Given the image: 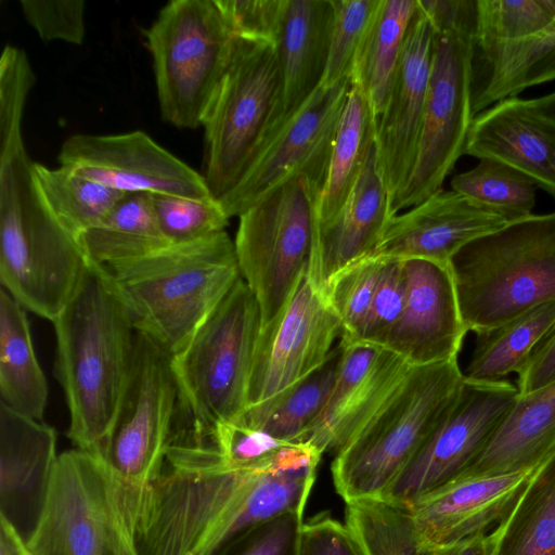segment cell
<instances>
[{
	"label": "cell",
	"instance_id": "obj_1",
	"mask_svg": "<svg viewBox=\"0 0 555 555\" xmlns=\"http://www.w3.org/2000/svg\"><path fill=\"white\" fill-rule=\"evenodd\" d=\"M322 452L287 443L245 467L190 447H170L137 531L139 555H219L249 530L304 512Z\"/></svg>",
	"mask_w": 555,
	"mask_h": 555
},
{
	"label": "cell",
	"instance_id": "obj_2",
	"mask_svg": "<svg viewBox=\"0 0 555 555\" xmlns=\"http://www.w3.org/2000/svg\"><path fill=\"white\" fill-rule=\"evenodd\" d=\"M52 323L70 416L68 437L76 448L101 454L127 384L138 331L107 270L89 260Z\"/></svg>",
	"mask_w": 555,
	"mask_h": 555
},
{
	"label": "cell",
	"instance_id": "obj_3",
	"mask_svg": "<svg viewBox=\"0 0 555 555\" xmlns=\"http://www.w3.org/2000/svg\"><path fill=\"white\" fill-rule=\"evenodd\" d=\"M22 124L0 126V281L22 307L53 322L75 292L87 257L37 184Z\"/></svg>",
	"mask_w": 555,
	"mask_h": 555
},
{
	"label": "cell",
	"instance_id": "obj_4",
	"mask_svg": "<svg viewBox=\"0 0 555 555\" xmlns=\"http://www.w3.org/2000/svg\"><path fill=\"white\" fill-rule=\"evenodd\" d=\"M106 270L135 330L171 356L242 278L234 241L225 231Z\"/></svg>",
	"mask_w": 555,
	"mask_h": 555
},
{
	"label": "cell",
	"instance_id": "obj_5",
	"mask_svg": "<svg viewBox=\"0 0 555 555\" xmlns=\"http://www.w3.org/2000/svg\"><path fill=\"white\" fill-rule=\"evenodd\" d=\"M449 267L462 320L475 334L555 300V211L473 240Z\"/></svg>",
	"mask_w": 555,
	"mask_h": 555
},
{
	"label": "cell",
	"instance_id": "obj_6",
	"mask_svg": "<svg viewBox=\"0 0 555 555\" xmlns=\"http://www.w3.org/2000/svg\"><path fill=\"white\" fill-rule=\"evenodd\" d=\"M434 28L431 69L416 162L410 180L391 205L396 216L442 190L464 155L472 112L476 0H425Z\"/></svg>",
	"mask_w": 555,
	"mask_h": 555
},
{
	"label": "cell",
	"instance_id": "obj_7",
	"mask_svg": "<svg viewBox=\"0 0 555 555\" xmlns=\"http://www.w3.org/2000/svg\"><path fill=\"white\" fill-rule=\"evenodd\" d=\"M463 380L457 358L413 366L383 408L335 454L332 476L345 503L384 495L447 415Z\"/></svg>",
	"mask_w": 555,
	"mask_h": 555
},
{
	"label": "cell",
	"instance_id": "obj_8",
	"mask_svg": "<svg viewBox=\"0 0 555 555\" xmlns=\"http://www.w3.org/2000/svg\"><path fill=\"white\" fill-rule=\"evenodd\" d=\"M260 327L258 301L241 278L171 356L178 388L173 431L202 436L243 413Z\"/></svg>",
	"mask_w": 555,
	"mask_h": 555
},
{
	"label": "cell",
	"instance_id": "obj_9",
	"mask_svg": "<svg viewBox=\"0 0 555 555\" xmlns=\"http://www.w3.org/2000/svg\"><path fill=\"white\" fill-rule=\"evenodd\" d=\"M25 540L30 555H139L122 481L78 448L57 455Z\"/></svg>",
	"mask_w": 555,
	"mask_h": 555
},
{
	"label": "cell",
	"instance_id": "obj_10",
	"mask_svg": "<svg viewBox=\"0 0 555 555\" xmlns=\"http://www.w3.org/2000/svg\"><path fill=\"white\" fill-rule=\"evenodd\" d=\"M284 119V82L275 44L237 38L203 127L205 180L219 201L243 178Z\"/></svg>",
	"mask_w": 555,
	"mask_h": 555
},
{
	"label": "cell",
	"instance_id": "obj_11",
	"mask_svg": "<svg viewBox=\"0 0 555 555\" xmlns=\"http://www.w3.org/2000/svg\"><path fill=\"white\" fill-rule=\"evenodd\" d=\"M145 38L162 118L181 129L203 127L237 40L216 1H169Z\"/></svg>",
	"mask_w": 555,
	"mask_h": 555
},
{
	"label": "cell",
	"instance_id": "obj_12",
	"mask_svg": "<svg viewBox=\"0 0 555 555\" xmlns=\"http://www.w3.org/2000/svg\"><path fill=\"white\" fill-rule=\"evenodd\" d=\"M320 197V191L296 173L238 216L237 262L258 301L261 327L276 318L306 276Z\"/></svg>",
	"mask_w": 555,
	"mask_h": 555
},
{
	"label": "cell",
	"instance_id": "obj_13",
	"mask_svg": "<svg viewBox=\"0 0 555 555\" xmlns=\"http://www.w3.org/2000/svg\"><path fill=\"white\" fill-rule=\"evenodd\" d=\"M177 406L171 354L149 335L137 332L127 384L100 454L125 486L137 529L164 470Z\"/></svg>",
	"mask_w": 555,
	"mask_h": 555
},
{
	"label": "cell",
	"instance_id": "obj_14",
	"mask_svg": "<svg viewBox=\"0 0 555 555\" xmlns=\"http://www.w3.org/2000/svg\"><path fill=\"white\" fill-rule=\"evenodd\" d=\"M350 78L320 86L284 118L240 180L219 199L229 218L238 217L293 175L305 176L322 194Z\"/></svg>",
	"mask_w": 555,
	"mask_h": 555
},
{
	"label": "cell",
	"instance_id": "obj_15",
	"mask_svg": "<svg viewBox=\"0 0 555 555\" xmlns=\"http://www.w3.org/2000/svg\"><path fill=\"white\" fill-rule=\"evenodd\" d=\"M518 396L511 382L464 378L447 415L382 498L411 506L461 475L476 459Z\"/></svg>",
	"mask_w": 555,
	"mask_h": 555
},
{
	"label": "cell",
	"instance_id": "obj_16",
	"mask_svg": "<svg viewBox=\"0 0 555 555\" xmlns=\"http://www.w3.org/2000/svg\"><path fill=\"white\" fill-rule=\"evenodd\" d=\"M341 335V323L323 291L306 275L276 318L260 328L247 406L269 399L317 370Z\"/></svg>",
	"mask_w": 555,
	"mask_h": 555
},
{
	"label": "cell",
	"instance_id": "obj_17",
	"mask_svg": "<svg viewBox=\"0 0 555 555\" xmlns=\"http://www.w3.org/2000/svg\"><path fill=\"white\" fill-rule=\"evenodd\" d=\"M57 159L61 166L124 193L212 197L204 176L140 130L70 135Z\"/></svg>",
	"mask_w": 555,
	"mask_h": 555
},
{
	"label": "cell",
	"instance_id": "obj_18",
	"mask_svg": "<svg viewBox=\"0 0 555 555\" xmlns=\"http://www.w3.org/2000/svg\"><path fill=\"white\" fill-rule=\"evenodd\" d=\"M433 47L434 28L418 4L386 106L376 121V155L391 205L405 189L416 162Z\"/></svg>",
	"mask_w": 555,
	"mask_h": 555
},
{
	"label": "cell",
	"instance_id": "obj_19",
	"mask_svg": "<svg viewBox=\"0 0 555 555\" xmlns=\"http://www.w3.org/2000/svg\"><path fill=\"white\" fill-rule=\"evenodd\" d=\"M343 356L330 398L304 442L336 454L383 408L413 369L384 346L339 339Z\"/></svg>",
	"mask_w": 555,
	"mask_h": 555
},
{
	"label": "cell",
	"instance_id": "obj_20",
	"mask_svg": "<svg viewBox=\"0 0 555 555\" xmlns=\"http://www.w3.org/2000/svg\"><path fill=\"white\" fill-rule=\"evenodd\" d=\"M402 261L405 304L384 347L412 366L457 358L468 331L462 320L449 264L427 259Z\"/></svg>",
	"mask_w": 555,
	"mask_h": 555
},
{
	"label": "cell",
	"instance_id": "obj_21",
	"mask_svg": "<svg viewBox=\"0 0 555 555\" xmlns=\"http://www.w3.org/2000/svg\"><path fill=\"white\" fill-rule=\"evenodd\" d=\"M544 461L511 473L459 476L428 492L410 506L420 543L436 547L489 532L514 507Z\"/></svg>",
	"mask_w": 555,
	"mask_h": 555
},
{
	"label": "cell",
	"instance_id": "obj_22",
	"mask_svg": "<svg viewBox=\"0 0 555 555\" xmlns=\"http://www.w3.org/2000/svg\"><path fill=\"white\" fill-rule=\"evenodd\" d=\"M508 223L501 215L453 190H440L393 216L374 255L449 264L464 245Z\"/></svg>",
	"mask_w": 555,
	"mask_h": 555
},
{
	"label": "cell",
	"instance_id": "obj_23",
	"mask_svg": "<svg viewBox=\"0 0 555 555\" xmlns=\"http://www.w3.org/2000/svg\"><path fill=\"white\" fill-rule=\"evenodd\" d=\"M393 216L374 143L338 215L324 227L315 223L306 273L310 282L323 291L337 272L374 255Z\"/></svg>",
	"mask_w": 555,
	"mask_h": 555
},
{
	"label": "cell",
	"instance_id": "obj_24",
	"mask_svg": "<svg viewBox=\"0 0 555 555\" xmlns=\"http://www.w3.org/2000/svg\"><path fill=\"white\" fill-rule=\"evenodd\" d=\"M464 155L505 163L555 199V121L533 99L507 98L475 115Z\"/></svg>",
	"mask_w": 555,
	"mask_h": 555
},
{
	"label": "cell",
	"instance_id": "obj_25",
	"mask_svg": "<svg viewBox=\"0 0 555 555\" xmlns=\"http://www.w3.org/2000/svg\"><path fill=\"white\" fill-rule=\"evenodd\" d=\"M333 21L332 0H284L276 42L284 82V118L321 86Z\"/></svg>",
	"mask_w": 555,
	"mask_h": 555
},
{
	"label": "cell",
	"instance_id": "obj_26",
	"mask_svg": "<svg viewBox=\"0 0 555 555\" xmlns=\"http://www.w3.org/2000/svg\"><path fill=\"white\" fill-rule=\"evenodd\" d=\"M553 451L555 380L531 392L518 393L479 454L459 476L516 472L542 462Z\"/></svg>",
	"mask_w": 555,
	"mask_h": 555
},
{
	"label": "cell",
	"instance_id": "obj_27",
	"mask_svg": "<svg viewBox=\"0 0 555 555\" xmlns=\"http://www.w3.org/2000/svg\"><path fill=\"white\" fill-rule=\"evenodd\" d=\"M555 80V20L529 38L474 49L472 112Z\"/></svg>",
	"mask_w": 555,
	"mask_h": 555
},
{
	"label": "cell",
	"instance_id": "obj_28",
	"mask_svg": "<svg viewBox=\"0 0 555 555\" xmlns=\"http://www.w3.org/2000/svg\"><path fill=\"white\" fill-rule=\"evenodd\" d=\"M54 429L0 402L1 514L9 517L17 501L43 492L57 454Z\"/></svg>",
	"mask_w": 555,
	"mask_h": 555
},
{
	"label": "cell",
	"instance_id": "obj_29",
	"mask_svg": "<svg viewBox=\"0 0 555 555\" xmlns=\"http://www.w3.org/2000/svg\"><path fill=\"white\" fill-rule=\"evenodd\" d=\"M417 0H379L356 55L350 81L366 99L377 121L397 73Z\"/></svg>",
	"mask_w": 555,
	"mask_h": 555
},
{
	"label": "cell",
	"instance_id": "obj_30",
	"mask_svg": "<svg viewBox=\"0 0 555 555\" xmlns=\"http://www.w3.org/2000/svg\"><path fill=\"white\" fill-rule=\"evenodd\" d=\"M343 356L338 343L313 372L259 403L248 405L235 418L289 443H305V437L322 413L335 384Z\"/></svg>",
	"mask_w": 555,
	"mask_h": 555
},
{
	"label": "cell",
	"instance_id": "obj_31",
	"mask_svg": "<svg viewBox=\"0 0 555 555\" xmlns=\"http://www.w3.org/2000/svg\"><path fill=\"white\" fill-rule=\"evenodd\" d=\"M0 395L1 402L13 411L37 421L43 420L48 385L33 346L25 308L2 287Z\"/></svg>",
	"mask_w": 555,
	"mask_h": 555
},
{
	"label": "cell",
	"instance_id": "obj_32",
	"mask_svg": "<svg viewBox=\"0 0 555 555\" xmlns=\"http://www.w3.org/2000/svg\"><path fill=\"white\" fill-rule=\"evenodd\" d=\"M79 244L92 263L112 269L151 255L168 245L153 205L152 193H126L109 214L86 231Z\"/></svg>",
	"mask_w": 555,
	"mask_h": 555
},
{
	"label": "cell",
	"instance_id": "obj_33",
	"mask_svg": "<svg viewBox=\"0 0 555 555\" xmlns=\"http://www.w3.org/2000/svg\"><path fill=\"white\" fill-rule=\"evenodd\" d=\"M488 539L489 555H555V451Z\"/></svg>",
	"mask_w": 555,
	"mask_h": 555
},
{
	"label": "cell",
	"instance_id": "obj_34",
	"mask_svg": "<svg viewBox=\"0 0 555 555\" xmlns=\"http://www.w3.org/2000/svg\"><path fill=\"white\" fill-rule=\"evenodd\" d=\"M376 119L362 92L351 85L343 107L320 197L317 227L330 223L347 202L375 143Z\"/></svg>",
	"mask_w": 555,
	"mask_h": 555
},
{
	"label": "cell",
	"instance_id": "obj_35",
	"mask_svg": "<svg viewBox=\"0 0 555 555\" xmlns=\"http://www.w3.org/2000/svg\"><path fill=\"white\" fill-rule=\"evenodd\" d=\"M555 326V300L540 305L492 330L476 334L464 378L498 382L518 373Z\"/></svg>",
	"mask_w": 555,
	"mask_h": 555
},
{
	"label": "cell",
	"instance_id": "obj_36",
	"mask_svg": "<svg viewBox=\"0 0 555 555\" xmlns=\"http://www.w3.org/2000/svg\"><path fill=\"white\" fill-rule=\"evenodd\" d=\"M42 196L63 228L75 238L100 223L126 193L86 178L74 169L33 163Z\"/></svg>",
	"mask_w": 555,
	"mask_h": 555
},
{
	"label": "cell",
	"instance_id": "obj_37",
	"mask_svg": "<svg viewBox=\"0 0 555 555\" xmlns=\"http://www.w3.org/2000/svg\"><path fill=\"white\" fill-rule=\"evenodd\" d=\"M346 526L365 555H435L416 534L411 507L385 498L346 503Z\"/></svg>",
	"mask_w": 555,
	"mask_h": 555
},
{
	"label": "cell",
	"instance_id": "obj_38",
	"mask_svg": "<svg viewBox=\"0 0 555 555\" xmlns=\"http://www.w3.org/2000/svg\"><path fill=\"white\" fill-rule=\"evenodd\" d=\"M450 186L508 222L531 216L535 205V184L519 170L492 158H480L472 169L453 176Z\"/></svg>",
	"mask_w": 555,
	"mask_h": 555
},
{
	"label": "cell",
	"instance_id": "obj_39",
	"mask_svg": "<svg viewBox=\"0 0 555 555\" xmlns=\"http://www.w3.org/2000/svg\"><path fill=\"white\" fill-rule=\"evenodd\" d=\"M555 20V0H476L474 49L522 40Z\"/></svg>",
	"mask_w": 555,
	"mask_h": 555
},
{
	"label": "cell",
	"instance_id": "obj_40",
	"mask_svg": "<svg viewBox=\"0 0 555 555\" xmlns=\"http://www.w3.org/2000/svg\"><path fill=\"white\" fill-rule=\"evenodd\" d=\"M385 258L371 255L332 276L323 293L338 317L347 340H362Z\"/></svg>",
	"mask_w": 555,
	"mask_h": 555
},
{
	"label": "cell",
	"instance_id": "obj_41",
	"mask_svg": "<svg viewBox=\"0 0 555 555\" xmlns=\"http://www.w3.org/2000/svg\"><path fill=\"white\" fill-rule=\"evenodd\" d=\"M159 229L169 244L197 241L225 231L229 217L214 197L152 194Z\"/></svg>",
	"mask_w": 555,
	"mask_h": 555
},
{
	"label": "cell",
	"instance_id": "obj_42",
	"mask_svg": "<svg viewBox=\"0 0 555 555\" xmlns=\"http://www.w3.org/2000/svg\"><path fill=\"white\" fill-rule=\"evenodd\" d=\"M334 21L327 64L321 86L350 78L360 44L379 0H332Z\"/></svg>",
	"mask_w": 555,
	"mask_h": 555
},
{
	"label": "cell",
	"instance_id": "obj_43",
	"mask_svg": "<svg viewBox=\"0 0 555 555\" xmlns=\"http://www.w3.org/2000/svg\"><path fill=\"white\" fill-rule=\"evenodd\" d=\"M405 297L403 261L385 258L372 300L363 341L384 346L389 333L402 314Z\"/></svg>",
	"mask_w": 555,
	"mask_h": 555
},
{
	"label": "cell",
	"instance_id": "obj_44",
	"mask_svg": "<svg viewBox=\"0 0 555 555\" xmlns=\"http://www.w3.org/2000/svg\"><path fill=\"white\" fill-rule=\"evenodd\" d=\"M25 20L44 41L81 44L86 37L83 0H22Z\"/></svg>",
	"mask_w": 555,
	"mask_h": 555
},
{
	"label": "cell",
	"instance_id": "obj_45",
	"mask_svg": "<svg viewBox=\"0 0 555 555\" xmlns=\"http://www.w3.org/2000/svg\"><path fill=\"white\" fill-rule=\"evenodd\" d=\"M236 38L276 46L284 0H215Z\"/></svg>",
	"mask_w": 555,
	"mask_h": 555
},
{
	"label": "cell",
	"instance_id": "obj_46",
	"mask_svg": "<svg viewBox=\"0 0 555 555\" xmlns=\"http://www.w3.org/2000/svg\"><path fill=\"white\" fill-rule=\"evenodd\" d=\"M304 512L273 518L241 535L219 555H298Z\"/></svg>",
	"mask_w": 555,
	"mask_h": 555
},
{
	"label": "cell",
	"instance_id": "obj_47",
	"mask_svg": "<svg viewBox=\"0 0 555 555\" xmlns=\"http://www.w3.org/2000/svg\"><path fill=\"white\" fill-rule=\"evenodd\" d=\"M298 555H365L346 524L325 513L304 521Z\"/></svg>",
	"mask_w": 555,
	"mask_h": 555
},
{
	"label": "cell",
	"instance_id": "obj_48",
	"mask_svg": "<svg viewBox=\"0 0 555 555\" xmlns=\"http://www.w3.org/2000/svg\"><path fill=\"white\" fill-rule=\"evenodd\" d=\"M555 380V326L538 345L517 373L519 395L537 390Z\"/></svg>",
	"mask_w": 555,
	"mask_h": 555
},
{
	"label": "cell",
	"instance_id": "obj_49",
	"mask_svg": "<svg viewBox=\"0 0 555 555\" xmlns=\"http://www.w3.org/2000/svg\"><path fill=\"white\" fill-rule=\"evenodd\" d=\"M435 555H489L488 532L477 533L459 542L436 546Z\"/></svg>",
	"mask_w": 555,
	"mask_h": 555
},
{
	"label": "cell",
	"instance_id": "obj_50",
	"mask_svg": "<svg viewBox=\"0 0 555 555\" xmlns=\"http://www.w3.org/2000/svg\"><path fill=\"white\" fill-rule=\"evenodd\" d=\"M533 103L543 115L555 121V91L534 98Z\"/></svg>",
	"mask_w": 555,
	"mask_h": 555
}]
</instances>
